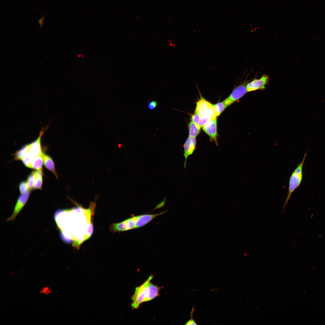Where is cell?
<instances>
[{
    "instance_id": "10",
    "label": "cell",
    "mask_w": 325,
    "mask_h": 325,
    "mask_svg": "<svg viewBox=\"0 0 325 325\" xmlns=\"http://www.w3.org/2000/svg\"><path fill=\"white\" fill-rule=\"evenodd\" d=\"M43 132V130H42L37 139L33 142L28 144L29 152L33 157L41 155L43 153L41 149V139Z\"/></svg>"
},
{
    "instance_id": "6",
    "label": "cell",
    "mask_w": 325,
    "mask_h": 325,
    "mask_svg": "<svg viewBox=\"0 0 325 325\" xmlns=\"http://www.w3.org/2000/svg\"><path fill=\"white\" fill-rule=\"evenodd\" d=\"M269 77L268 75L264 74L259 79L255 77L247 83L246 88L247 92H250L257 90L263 91L266 88V85L269 83Z\"/></svg>"
},
{
    "instance_id": "24",
    "label": "cell",
    "mask_w": 325,
    "mask_h": 325,
    "mask_svg": "<svg viewBox=\"0 0 325 325\" xmlns=\"http://www.w3.org/2000/svg\"><path fill=\"white\" fill-rule=\"evenodd\" d=\"M51 291V290L48 287H45L42 289L40 292L41 293H43L45 295H47L50 293Z\"/></svg>"
},
{
    "instance_id": "11",
    "label": "cell",
    "mask_w": 325,
    "mask_h": 325,
    "mask_svg": "<svg viewBox=\"0 0 325 325\" xmlns=\"http://www.w3.org/2000/svg\"><path fill=\"white\" fill-rule=\"evenodd\" d=\"M162 287L154 284L150 281L148 285L144 302L150 301L159 296V292Z\"/></svg>"
},
{
    "instance_id": "5",
    "label": "cell",
    "mask_w": 325,
    "mask_h": 325,
    "mask_svg": "<svg viewBox=\"0 0 325 325\" xmlns=\"http://www.w3.org/2000/svg\"><path fill=\"white\" fill-rule=\"evenodd\" d=\"M250 80L246 79L238 85L235 87L229 97L223 101L226 108L240 99L247 92L246 86Z\"/></svg>"
},
{
    "instance_id": "16",
    "label": "cell",
    "mask_w": 325,
    "mask_h": 325,
    "mask_svg": "<svg viewBox=\"0 0 325 325\" xmlns=\"http://www.w3.org/2000/svg\"><path fill=\"white\" fill-rule=\"evenodd\" d=\"M33 157L29 152V149L23 156L21 160L26 167L31 168V164Z\"/></svg>"
},
{
    "instance_id": "19",
    "label": "cell",
    "mask_w": 325,
    "mask_h": 325,
    "mask_svg": "<svg viewBox=\"0 0 325 325\" xmlns=\"http://www.w3.org/2000/svg\"><path fill=\"white\" fill-rule=\"evenodd\" d=\"M213 106L217 117L219 116L226 108L223 101L214 104Z\"/></svg>"
},
{
    "instance_id": "9",
    "label": "cell",
    "mask_w": 325,
    "mask_h": 325,
    "mask_svg": "<svg viewBox=\"0 0 325 325\" xmlns=\"http://www.w3.org/2000/svg\"><path fill=\"white\" fill-rule=\"evenodd\" d=\"M196 145V138L191 137L189 136L183 145L184 156L185 158L184 166L185 168H186L187 158L189 156L192 155L195 151Z\"/></svg>"
},
{
    "instance_id": "2",
    "label": "cell",
    "mask_w": 325,
    "mask_h": 325,
    "mask_svg": "<svg viewBox=\"0 0 325 325\" xmlns=\"http://www.w3.org/2000/svg\"><path fill=\"white\" fill-rule=\"evenodd\" d=\"M307 155V152L305 153L302 160L299 163L289 178L287 196L283 206V210L287 204L292 193L299 187L302 182L303 176V168Z\"/></svg>"
},
{
    "instance_id": "20",
    "label": "cell",
    "mask_w": 325,
    "mask_h": 325,
    "mask_svg": "<svg viewBox=\"0 0 325 325\" xmlns=\"http://www.w3.org/2000/svg\"><path fill=\"white\" fill-rule=\"evenodd\" d=\"M35 176L34 171L32 172L28 175L27 179V183L30 190L34 188Z\"/></svg>"
},
{
    "instance_id": "3",
    "label": "cell",
    "mask_w": 325,
    "mask_h": 325,
    "mask_svg": "<svg viewBox=\"0 0 325 325\" xmlns=\"http://www.w3.org/2000/svg\"><path fill=\"white\" fill-rule=\"evenodd\" d=\"M195 112L201 118L208 121L217 117L213 105L201 96L197 103Z\"/></svg>"
},
{
    "instance_id": "25",
    "label": "cell",
    "mask_w": 325,
    "mask_h": 325,
    "mask_svg": "<svg viewBox=\"0 0 325 325\" xmlns=\"http://www.w3.org/2000/svg\"><path fill=\"white\" fill-rule=\"evenodd\" d=\"M46 14L41 18L38 21V23L39 24L40 29L41 28L43 25L44 21L45 19Z\"/></svg>"
},
{
    "instance_id": "4",
    "label": "cell",
    "mask_w": 325,
    "mask_h": 325,
    "mask_svg": "<svg viewBox=\"0 0 325 325\" xmlns=\"http://www.w3.org/2000/svg\"><path fill=\"white\" fill-rule=\"evenodd\" d=\"M153 277V275H150L144 283L135 288L134 293L131 298L132 302L131 306L132 309L139 308L140 305L144 302L148 285Z\"/></svg>"
},
{
    "instance_id": "1",
    "label": "cell",
    "mask_w": 325,
    "mask_h": 325,
    "mask_svg": "<svg viewBox=\"0 0 325 325\" xmlns=\"http://www.w3.org/2000/svg\"><path fill=\"white\" fill-rule=\"evenodd\" d=\"M155 214H144L131 217L117 223H113L110 226L111 231L121 232L139 228L146 225L156 218Z\"/></svg>"
},
{
    "instance_id": "17",
    "label": "cell",
    "mask_w": 325,
    "mask_h": 325,
    "mask_svg": "<svg viewBox=\"0 0 325 325\" xmlns=\"http://www.w3.org/2000/svg\"><path fill=\"white\" fill-rule=\"evenodd\" d=\"M191 120L192 122L200 126L201 128L208 122L207 121L201 118L196 112L192 116Z\"/></svg>"
},
{
    "instance_id": "21",
    "label": "cell",
    "mask_w": 325,
    "mask_h": 325,
    "mask_svg": "<svg viewBox=\"0 0 325 325\" xmlns=\"http://www.w3.org/2000/svg\"><path fill=\"white\" fill-rule=\"evenodd\" d=\"M19 189L21 194H23L30 190L27 182L25 181H23L20 183Z\"/></svg>"
},
{
    "instance_id": "8",
    "label": "cell",
    "mask_w": 325,
    "mask_h": 325,
    "mask_svg": "<svg viewBox=\"0 0 325 325\" xmlns=\"http://www.w3.org/2000/svg\"><path fill=\"white\" fill-rule=\"evenodd\" d=\"M30 193V190H29L26 193L21 194L19 197L13 212L11 215L7 219V221H12L15 219L27 202Z\"/></svg>"
},
{
    "instance_id": "7",
    "label": "cell",
    "mask_w": 325,
    "mask_h": 325,
    "mask_svg": "<svg viewBox=\"0 0 325 325\" xmlns=\"http://www.w3.org/2000/svg\"><path fill=\"white\" fill-rule=\"evenodd\" d=\"M202 128L204 131L209 137L210 141H214L218 145L217 118L210 120Z\"/></svg>"
},
{
    "instance_id": "22",
    "label": "cell",
    "mask_w": 325,
    "mask_h": 325,
    "mask_svg": "<svg viewBox=\"0 0 325 325\" xmlns=\"http://www.w3.org/2000/svg\"><path fill=\"white\" fill-rule=\"evenodd\" d=\"M195 310L194 306H193L190 312V318L185 324L186 325H197L198 324L193 318V314Z\"/></svg>"
},
{
    "instance_id": "14",
    "label": "cell",
    "mask_w": 325,
    "mask_h": 325,
    "mask_svg": "<svg viewBox=\"0 0 325 325\" xmlns=\"http://www.w3.org/2000/svg\"><path fill=\"white\" fill-rule=\"evenodd\" d=\"M201 128L200 126L192 121L190 122L188 125L189 136L196 138L200 133Z\"/></svg>"
},
{
    "instance_id": "12",
    "label": "cell",
    "mask_w": 325,
    "mask_h": 325,
    "mask_svg": "<svg viewBox=\"0 0 325 325\" xmlns=\"http://www.w3.org/2000/svg\"><path fill=\"white\" fill-rule=\"evenodd\" d=\"M43 163L45 167L49 170L57 178V175L56 172L55 165L52 159L48 155L43 154Z\"/></svg>"
},
{
    "instance_id": "23",
    "label": "cell",
    "mask_w": 325,
    "mask_h": 325,
    "mask_svg": "<svg viewBox=\"0 0 325 325\" xmlns=\"http://www.w3.org/2000/svg\"><path fill=\"white\" fill-rule=\"evenodd\" d=\"M157 106V103L156 101H150L148 104V107L150 110H153L155 109Z\"/></svg>"
},
{
    "instance_id": "13",
    "label": "cell",
    "mask_w": 325,
    "mask_h": 325,
    "mask_svg": "<svg viewBox=\"0 0 325 325\" xmlns=\"http://www.w3.org/2000/svg\"><path fill=\"white\" fill-rule=\"evenodd\" d=\"M44 153L40 155L33 157L31 164V168L36 170L42 169L43 163V154Z\"/></svg>"
},
{
    "instance_id": "15",
    "label": "cell",
    "mask_w": 325,
    "mask_h": 325,
    "mask_svg": "<svg viewBox=\"0 0 325 325\" xmlns=\"http://www.w3.org/2000/svg\"><path fill=\"white\" fill-rule=\"evenodd\" d=\"M35 181L34 188L41 189L42 184V171L41 170L34 171Z\"/></svg>"
},
{
    "instance_id": "18",
    "label": "cell",
    "mask_w": 325,
    "mask_h": 325,
    "mask_svg": "<svg viewBox=\"0 0 325 325\" xmlns=\"http://www.w3.org/2000/svg\"><path fill=\"white\" fill-rule=\"evenodd\" d=\"M29 149L28 145H26L17 151L14 154L15 159L21 160L24 154Z\"/></svg>"
}]
</instances>
